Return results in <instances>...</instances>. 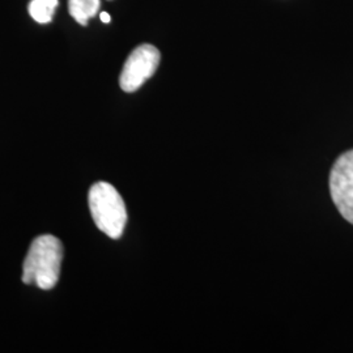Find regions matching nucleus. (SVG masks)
<instances>
[{
	"label": "nucleus",
	"instance_id": "1",
	"mask_svg": "<svg viewBox=\"0 0 353 353\" xmlns=\"http://www.w3.org/2000/svg\"><path fill=\"white\" fill-rule=\"evenodd\" d=\"M63 245L51 234L39 236L32 242L23 265V281L43 290H52L61 275Z\"/></svg>",
	"mask_w": 353,
	"mask_h": 353
},
{
	"label": "nucleus",
	"instance_id": "2",
	"mask_svg": "<svg viewBox=\"0 0 353 353\" xmlns=\"http://www.w3.org/2000/svg\"><path fill=\"white\" fill-rule=\"evenodd\" d=\"M89 210L97 228L108 237H122L127 223V211L121 194L108 182L94 183L88 195Z\"/></svg>",
	"mask_w": 353,
	"mask_h": 353
},
{
	"label": "nucleus",
	"instance_id": "3",
	"mask_svg": "<svg viewBox=\"0 0 353 353\" xmlns=\"http://www.w3.org/2000/svg\"><path fill=\"white\" fill-rule=\"evenodd\" d=\"M328 185L335 207L353 225V150L336 159L330 172Z\"/></svg>",
	"mask_w": 353,
	"mask_h": 353
},
{
	"label": "nucleus",
	"instance_id": "4",
	"mask_svg": "<svg viewBox=\"0 0 353 353\" xmlns=\"http://www.w3.org/2000/svg\"><path fill=\"white\" fill-rule=\"evenodd\" d=\"M160 51L154 46L144 43L130 54L119 76L122 90L132 93L151 79L160 64Z\"/></svg>",
	"mask_w": 353,
	"mask_h": 353
},
{
	"label": "nucleus",
	"instance_id": "5",
	"mask_svg": "<svg viewBox=\"0 0 353 353\" xmlns=\"http://www.w3.org/2000/svg\"><path fill=\"white\" fill-rule=\"evenodd\" d=\"M100 0H68V12L80 26H88L89 19L100 10Z\"/></svg>",
	"mask_w": 353,
	"mask_h": 353
},
{
	"label": "nucleus",
	"instance_id": "6",
	"mask_svg": "<svg viewBox=\"0 0 353 353\" xmlns=\"http://www.w3.org/2000/svg\"><path fill=\"white\" fill-rule=\"evenodd\" d=\"M58 3V0H32L29 13L39 24H48L54 17Z\"/></svg>",
	"mask_w": 353,
	"mask_h": 353
},
{
	"label": "nucleus",
	"instance_id": "7",
	"mask_svg": "<svg viewBox=\"0 0 353 353\" xmlns=\"http://www.w3.org/2000/svg\"><path fill=\"white\" fill-rule=\"evenodd\" d=\"M100 17H101L102 23H105V24H109V23H110V14H109V13L101 12Z\"/></svg>",
	"mask_w": 353,
	"mask_h": 353
}]
</instances>
